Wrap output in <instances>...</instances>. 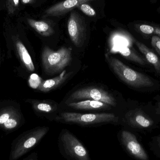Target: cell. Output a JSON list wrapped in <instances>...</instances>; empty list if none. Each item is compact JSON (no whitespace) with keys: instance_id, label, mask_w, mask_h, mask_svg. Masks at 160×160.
<instances>
[{"instance_id":"ffe728a7","label":"cell","mask_w":160,"mask_h":160,"mask_svg":"<svg viewBox=\"0 0 160 160\" xmlns=\"http://www.w3.org/2000/svg\"><path fill=\"white\" fill-rule=\"evenodd\" d=\"M42 82L41 78L37 74H32L29 78V85L33 88H38Z\"/></svg>"},{"instance_id":"ac0fdd59","label":"cell","mask_w":160,"mask_h":160,"mask_svg":"<svg viewBox=\"0 0 160 160\" xmlns=\"http://www.w3.org/2000/svg\"><path fill=\"white\" fill-rule=\"evenodd\" d=\"M35 110L44 113H51L54 111V107L50 103L44 102L35 101L33 103Z\"/></svg>"},{"instance_id":"cb8c5ba5","label":"cell","mask_w":160,"mask_h":160,"mask_svg":"<svg viewBox=\"0 0 160 160\" xmlns=\"http://www.w3.org/2000/svg\"><path fill=\"white\" fill-rule=\"evenodd\" d=\"M22 160H39L37 152H33L24 158Z\"/></svg>"},{"instance_id":"7c38bea8","label":"cell","mask_w":160,"mask_h":160,"mask_svg":"<svg viewBox=\"0 0 160 160\" xmlns=\"http://www.w3.org/2000/svg\"><path fill=\"white\" fill-rule=\"evenodd\" d=\"M68 77V74L67 73L66 70H64L58 77L42 81L38 89L43 92L51 91L62 84Z\"/></svg>"},{"instance_id":"4316f807","label":"cell","mask_w":160,"mask_h":160,"mask_svg":"<svg viewBox=\"0 0 160 160\" xmlns=\"http://www.w3.org/2000/svg\"><path fill=\"white\" fill-rule=\"evenodd\" d=\"M159 108L160 110V102L159 103Z\"/></svg>"},{"instance_id":"83f0119b","label":"cell","mask_w":160,"mask_h":160,"mask_svg":"<svg viewBox=\"0 0 160 160\" xmlns=\"http://www.w3.org/2000/svg\"><path fill=\"white\" fill-rule=\"evenodd\" d=\"M159 11H160V7L159 8Z\"/></svg>"},{"instance_id":"3957f363","label":"cell","mask_w":160,"mask_h":160,"mask_svg":"<svg viewBox=\"0 0 160 160\" xmlns=\"http://www.w3.org/2000/svg\"><path fill=\"white\" fill-rule=\"evenodd\" d=\"M57 122L88 127L105 124H118L119 118L112 113H80L64 112L55 118Z\"/></svg>"},{"instance_id":"484cf974","label":"cell","mask_w":160,"mask_h":160,"mask_svg":"<svg viewBox=\"0 0 160 160\" xmlns=\"http://www.w3.org/2000/svg\"><path fill=\"white\" fill-rule=\"evenodd\" d=\"M158 142L159 145L160 147V137H159L158 139Z\"/></svg>"},{"instance_id":"52a82bcc","label":"cell","mask_w":160,"mask_h":160,"mask_svg":"<svg viewBox=\"0 0 160 160\" xmlns=\"http://www.w3.org/2000/svg\"><path fill=\"white\" fill-rule=\"evenodd\" d=\"M120 145L132 157L139 160H148V157L135 135L127 130H122L118 135Z\"/></svg>"},{"instance_id":"44dd1931","label":"cell","mask_w":160,"mask_h":160,"mask_svg":"<svg viewBox=\"0 0 160 160\" xmlns=\"http://www.w3.org/2000/svg\"><path fill=\"white\" fill-rule=\"evenodd\" d=\"M79 8L81 11L85 15L89 17H94L96 16V11L88 4L85 3L82 4L80 6Z\"/></svg>"},{"instance_id":"7a4b0ae2","label":"cell","mask_w":160,"mask_h":160,"mask_svg":"<svg viewBox=\"0 0 160 160\" xmlns=\"http://www.w3.org/2000/svg\"><path fill=\"white\" fill-rule=\"evenodd\" d=\"M60 154L67 160H92L84 145L70 131L63 129L58 139Z\"/></svg>"},{"instance_id":"8992f818","label":"cell","mask_w":160,"mask_h":160,"mask_svg":"<svg viewBox=\"0 0 160 160\" xmlns=\"http://www.w3.org/2000/svg\"><path fill=\"white\" fill-rule=\"evenodd\" d=\"M69 99L75 100H93L104 102L112 106L117 105L114 97L106 90L101 88L88 87L80 88L73 92Z\"/></svg>"},{"instance_id":"9c48e42d","label":"cell","mask_w":160,"mask_h":160,"mask_svg":"<svg viewBox=\"0 0 160 160\" xmlns=\"http://www.w3.org/2000/svg\"><path fill=\"white\" fill-rule=\"evenodd\" d=\"M23 123L20 114L13 109H6L0 112V128L6 132L16 130Z\"/></svg>"},{"instance_id":"7402d4cb","label":"cell","mask_w":160,"mask_h":160,"mask_svg":"<svg viewBox=\"0 0 160 160\" xmlns=\"http://www.w3.org/2000/svg\"><path fill=\"white\" fill-rule=\"evenodd\" d=\"M19 0H7V8L9 14H13L18 6Z\"/></svg>"},{"instance_id":"5bb4252c","label":"cell","mask_w":160,"mask_h":160,"mask_svg":"<svg viewBox=\"0 0 160 160\" xmlns=\"http://www.w3.org/2000/svg\"><path fill=\"white\" fill-rule=\"evenodd\" d=\"M135 45L141 52L144 55L148 62L154 67L158 73H160V60L158 56L149 48L142 42L134 40Z\"/></svg>"},{"instance_id":"603a6c76","label":"cell","mask_w":160,"mask_h":160,"mask_svg":"<svg viewBox=\"0 0 160 160\" xmlns=\"http://www.w3.org/2000/svg\"><path fill=\"white\" fill-rule=\"evenodd\" d=\"M151 45L160 56V38L158 36H153L151 39Z\"/></svg>"},{"instance_id":"ba28073f","label":"cell","mask_w":160,"mask_h":160,"mask_svg":"<svg viewBox=\"0 0 160 160\" xmlns=\"http://www.w3.org/2000/svg\"><path fill=\"white\" fill-rule=\"evenodd\" d=\"M68 30L71 41L77 47H81L85 39L86 29L81 17L75 11L71 12L68 23Z\"/></svg>"},{"instance_id":"d4e9b609","label":"cell","mask_w":160,"mask_h":160,"mask_svg":"<svg viewBox=\"0 0 160 160\" xmlns=\"http://www.w3.org/2000/svg\"><path fill=\"white\" fill-rule=\"evenodd\" d=\"M32 0H22V2L24 4L29 3V2H31Z\"/></svg>"},{"instance_id":"9a60e30c","label":"cell","mask_w":160,"mask_h":160,"mask_svg":"<svg viewBox=\"0 0 160 160\" xmlns=\"http://www.w3.org/2000/svg\"><path fill=\"white\" fill-rule=\"evenodd\" d=\"M68 106L81 110H94L109 108V104L93 100H86L77 102H71Z\"/></svg>"},{"instance_id":"2e32d148","label":"cell","mask_w":160,"mask_h":160,"mask_svg":"<svg viewBox=\"0 0 160 160\" xmlns=\"http://www.w3.org/2000/svg\"><path fill=\"white\" fill-rule=\"evenodd\" d=\"M28 22L32 28L43 36L49 37L54 33L52 27L45 22L29 19Z\"/></svg>"},{"instance_id":"d6986e66","label":"cell","mask_w":160,"mask_h":160,"mask_svg":"<svg viewBox=\"0 0 160 160\" xmlns=\"http://www.w3.org/2000/svg\"><path fill=\"white\" fill-rule=\"evenodd\" d=\"M137 26L138 28H139V30L145 34L150 35L155 34L157 35L158 31L159 29V27H153L148 24H141L138 25Z\"/></svg>"},{"instance_id":"6da1fadb","label":"cell","mask_w":160,"mask_h":160,"mask_svg":"<svg viewBox=\"0 0 160 160\" xmlns=\"http://www.w3.org/2000/svg\"><path fill=\"white\" fill-rule=\"evenodd\" d=\"M48 127H39L25 132L11 144L9 160H18L37 146L49 131Z\"/></svg>"},{"instance_id":"e0dca14e","label":"cell","mask_w":160,"mask_h":160,"mask_svg":"<svg viewBox=\"0 0 160 160\" xmlns=\"http://www.w3.org/2000/svg\"><path fill=\"white\" fill-rule=\"evenodd\" d=\"M116 52H118L128 60L137 63L141 65H144L146 64L145 61L142 58L137 54L134 51L128 47L119 48Z\"/></svg>"},{"instance_id":"8fae6325","label":"cell","mask_w":160,"mask_h":160,"mask_svg":"<svg viewBox=\"0 0 160 160\" xmlns=\"http://www.w3.org/2000/svg\"><path fill=\"white\" fill-rule=\"evenodd\" d=\"M126 121L133 127L147 128L152 126L153 121L145 114L139 112H130L125 116Z\"/></svg>"},{"instance_id":"4fadbf2b","label":"cell","mask_w":160,"mask_h":160,"mask_svg":"<svg viewBox=\"0 0 160 160\" xmlns=\"http://www.w3.org/2000/svg\"><path fill=\"white\" fill-rule=\"evenodd\" d=\"M15 46L19 57L22 64L28 71L34 72L35 71L34 65L24 45L20 40L17 39L15 42Z\"/></svg>"},{"instance_id":"277c9868","label":"cell","mask_w":160,"mask_h":160,"mask_svg":"<svg viewBox=\"0 0 160 160\" xmlns=\"http://www.w3.org/2000/svg\"><path fill=\"white\" fill-rule=\"evenodd\" d=\"M106 60L115 74L124 82L136 88L149 87L154 85L153 81L142 73L130 68L115 57L105 55Z\"/></svg>"},{"instance_id":"30bf717a","label":"cell","mask_w":160,"mask_h":160,"mask_svg":"<svg viewBox=\"0 0 160 160\" xmlns=\"http://www.w3.org/2000/svg\"><path fill=\"white\" fill-rule=\"evenodd\" d=\"M94 0H66L51 7L46 10L44 16H58L64 15L73 8L79 7L82 4Z\"/></svg>"},{"instance_id":"5b68a950","label":"cell","mask_w":160,"mask_h":160,"mask_svg":"<svg viewBox=\"0 0 160 160\" xmlns=\"http://www.w3.org/2000/svg\"><path fill=\"white\" fill-rule=\"evenodd\" d=\"M42 67L48 75L60 73L69 66L72 60V49L62 47L57 51L45 47L41 54Z\"/></svg>"}]
</instances>
